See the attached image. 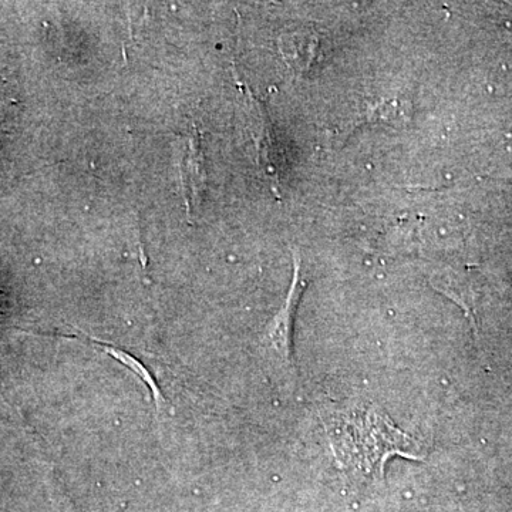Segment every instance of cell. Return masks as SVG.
<instances>
[{"instance_id": "6da1fadb", "label": "cell", "mask_w": 512, "mask_h": 512, "mask_svg": "<svg viewBox=\"0 0 512 512\" xmlns=\"http://www.w3.org/2000/svg\"><path fill=\"white\" fill-rule=\"evenodd\" d=\"M328 430L340 468L356 476H383L387 461L393 457L423 458L412 437L397 429L389 417L373 407L335 414Z\"/></svg>"}, {"instance_id": "7a4b0ae2", "label": "cell", "mask_w": 512, "mask_h": 512, "mask_svg": "<svg viewBox=\"0 0 512 512\" xmlns=\"http://www.w3.org/2000/svg\"><path fill=\"white\" fill-rule=\"evenodd\" d=\"M306 282L301 275V259L293 255V278L285 305L276 313L265 330L261 346L269 369L285 389H295L296 373L293 363V325Z\"/></svg>"}, {"instance_id": "3957f363", "label": "cell", "mask_w": 512, "mask_h": 512, "mask_svg": "<svg viewBox=\"0 0 512 512\" xmlns=\"http://www.w3.org/2000/svg\"><path fill=\"white\" fill-rule=\"evenodd\" d=\"M242 92L245 94V111H247V120L249 134L256 151L258 164L261 165L272 190L278 194L279 188V170H281V153H279L278 144L272 127L271 119H269L266 107L251 90L247 84L238 83Z\"/></svg>"}, {"instance_id": "277c9868", "label": "cell", "mask_w": 512, "mask_h": 512, "mask_svg": "<svg viewBox=\"0 0 512 512\" xmlns=\"http://www.w3.org/2000/svg\"><path fill=\"white\" fill-rule=\"evenodd\" d=\"M181 184H183L187 212L192 214L195 208L201 204L205 184H207V171H205L201 140L195 133L188 138L187 150H185L183 161H181Z\"/></svg>"}, {"instance_id": "5b68a950", "label": "cell", "mask_w": 512, "mask_h": 512, "mask_svg": "<svg viewBox=\"0 0 512 512\" xmlns=\"http://www.w3.org/2000/svg\"><path fill=\"white\" fill-rule=\"evenodd\" d=\"M279 45L282 56L293 72H308L318 60L320 39L312 29H298L286 35Z\"/></svg>"}, {"instance_id": "8992f818", "label": "cell", "mask_w": 512, "mask_h": 512, "mask_svg": "<svg viewBox=\"0 0 512 512\" xmlns=\"http://www.w3.org/2000/svg\"><path fill=\"white\" fill-rule=\"evenodd\" d=\"M97 345H99L107 355L114 357L117 362L126 366L130 372H133L141 383L146 384L147 389L150 390L151 397H153L154 403H156L157 413H163L164 410L167 409L168 402L163 392H161L160 386H158L154 376L151 375L150 370H148L140 360L119 348H113V346H107L100 342H97Z\"/></svg>"}, {"instance_id": "52a82bcc", "label": "cell", "mask_w": 512, "mask_h": 512, "mask_svg": "<svg viewBox=\"0 0 512 512\" xmlns=\"http://www.w3.org/2000/svg\"><path fill=\"white\" fill-rule=\"evenodd\" d=\"M409 110V104L403 103L402 100H384L382 103L376 104V106L369 107L352 128L365 126V124L369 123H377V121L397 124L400 120L409 117Z\"/></svg>"}, {"instance_id": "ba28073f", "label": "cell", "mask_w": 512, "mask_h": 512, "mask_svg": "<svg viewBox=\"0 0 512 512\" xmlns=\"http://www.w3.org/2000/svg\"><path fill=\"white\" fill-rule=\"evenodd\" d=\"M53 508H55V512H77L74 505L70 503L69 498L66 495L60 493L59 490L53 491Z\"/></svg>"}]
</instances>
